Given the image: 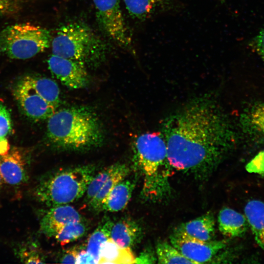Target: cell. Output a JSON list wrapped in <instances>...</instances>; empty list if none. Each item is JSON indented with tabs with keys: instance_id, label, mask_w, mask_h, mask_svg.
<instances>
[{
	"instance_id": "cell-1",
	"label": "cell",
	"mask_w": 264,
	"mask_h": 264,
	"mask_svg": "<svg viewBox=\"0 0 264 264\" xmlns=\"http://www.w3.org/2000/svg\"><path fill=\"white\" fill-rule=\"evenodd\" d=\"M162 135L171 167L199 180L211 175L235 141L226 116L207 99L193 101L170 117Z\"/></svg>"
},
{
	"instance_id": "cell-2",
	"label": "cell",
	"mask_w": 264,
	"mask_h": 264,
	"mask_svg": "<svg viewBox=\"0 0 264 264\" xmlns=\"http://www.w3.org/2000/svg\"><path fill=\"white\" fill-rule=\"evenodd\" d=\"M46 138L56 149L84 151L101 145L104 132L92 109L74 107L55 111L48 119Z\"/></svg>"
},
{
	"instance_id": "cell-3",
	"label": "cell",
	"mask_w": 264,
	"mask_h": 264,
	"mask_svg": "<svg viewBox=\"0 0 264 264\" xmlns=\"http://www.w3.org/2000/svg\"><path fill=\"white\" fill-rule=\"evenodd\" d=\"M134 159L143 177L142 199L156 202L171 194L170 165L163 135L158 132L141 134L134 142Z\"/></svg>"
},
{
	"instance_id": "cell-4",
	"label": "cell",
	"mask_w": 264,
	"mask_h": 264,
	"mask_svg": "<svg viewBox=\"0 0 264 264\" xmlns=\"http://www.w3.org/2000/svg\"><path fill=\"white\" fill-rule=\"evenodd\" d=\"M94 165L64 168L43 175L34 188L39 202L47 207L68 204L85 195L95 175Z\"/></svg>"
},
{
	"instance_id": "cell-5",
	"label": "cell",
	"mask_w": 264,
	"mask_h": 264,
	"mask_svg": "<svg viewBox=\"0 0 264 264\" xmlns=\"http://www.w3.org/2000/svg\"><path fill=\"white\" fill-rule=\"evenodd\" d=\"M50 32L29 23L8 26L0 31V53L15 59H27L49 47Z\"/></svg>"
},
{
	"instance_id": "cell-6",
	"label": "cell",
	"mask_w": 264,
	"mask_h": 264,
	"mask_svg": "<svg viewBox=\"0 0 264 264\" xmlns=\"http://www.w3.org/2000/svg\"><path fill=\"white\" fill-rule=\"evenodd\" d=\"M52 54L85 63L101 49L100 44L86 24L72 22L61 26L51 42Z\"/></svg>"
},
{
	"instance_id": "cell-7",
	"label": "cell",
	"mask_w": 264,
	"mask_h": 264,
	"mask_svg": "<svg viewBox=\"0 0 264 264\" xmlns=\"http://www.w3.org/2000/svg\"><path fill=\"white\" fill-rule=\"evenodd\" d=\"M98 22L106 34L121 47L130 49L132 39L119 0H93Z\"/></svg>"
},
{
	"instance_id": "cell-8",
	"label": "cell",
	"mask_w": 264,
	"mask_h": 264,
	"mask_svg": "<svg viewBox=\"0 0 264 264\" xmlns=\"http://www.w3.org/2000/svg\"><path fill=\"white\" fill-rule=\"evenodd\" d=\"M171 244L184 257L195 264L205 263L228 244L226 240L203 241L175 232L170 237Z\"/></svg>"
},
{
	"instance_id": "cell-9",
	"label": "cell",
	"mask_w": 264,
	"mask_h": 264,
	"mask_svg": "<svg viewBox=\"0 0 264 264\" xmlns=\"http://www.w3.org/2000/svg\"><path fill=\"white\" fill-rule=\"evenodd\" d=\"M14 95L24 113L35 121L48 119L56 109L38 94L24 77L16 85Z\"/></svg>"
},
{
	"instance_id": "cell-10",
	"label": "cell",
	"mask_w": 264,
	"mask_h": 264,
	"mask_svg": "<svg viewBox=\"0 0 264 264\" xmlns=\"http://www.w3.org/2000/svg\"><path fill=\"white\" fill-rule=\"evenodd\" d=\"M48 65L51 73L70 88H82L88 83V75L83 62L52 54L48 60Z\"/></svg>"
},
{
	"instance_id": "cell-11",
	"label": "cell",
	"mask_w": 264,
	"mask_h": 264,
	"mask_svg": "<svg viewBox=\"0 0 264 264\" xmlns=\"http://www.w3.org/2000/svg\"><path fill=\"white\" fill-rule=\"evenodd\" d=\"M0 174L3 182L17 187L27 183L29 179L27 164L22 153L13 148L0 154Z\"/></svg>"
},
{
	"instance_id": "cell-12",
	"label": "cell",
	"mask_w": 264,
	"mask_h": 264,
	"mask_svg": "<svg viewBox=\"0 0 264 264\" xmlns=\"http://www.w3.org/2000/svg\"><path fill=\"white\" fill-rule=\"evenodd\" d=\"M84 220L80 213L68 204L50 207L40 221V229L47 237H55L67 224Z\"/></svg>"
},
{
	"instance_id": "cell-13",
	"label": "cell",
	"mask_w": 264,
	"mask_h": 264,
	"mask_svg": "<svg viewBox=\"0 0 264 264\" xmlns=\"http://www.w3.org/2000/svg\"><path fill=\"white\" fill-rule=\"evenodd\" d=\"M174 232L203 241L213 240L215 235L214 215L208 212L178 226Z\"/></svg>"
},
{
	"instance_id": "cell-14",
	"label": "cell",
	"mask_w": 264,
	"mask_h": 264,
	"mask_svg": "<svg viewBox=\"0 0 264 264\" xmlns=\"http://www.w3.org/2000/svg\"><path fill=\"white\" fill-rule=\"evenodd\" d=\"M142 233L141 226L136 221L123 218L114 222L110 238L120 246L131 248L141 241Z\"/></svg>"
},
{
	"instance_id": "cell-15",
	"label": "cell",
	"mask_w": 264,
	"mask_h": 264,
	"mask_svg": "<svg viewBox=\"0 0 264 264\" xmlns=\"http://www.w3.org/2000/svg\"><path fill=\"white\" fill-rule=\"evenodd\" d=\"M218 222L220 233L230 238L243 236L249 226L245 215L228 207L220 210Z\"/></svg>"
},
{
	"instance_id": "cell-16",
	"label": "cell",
	"mask_w": 264,
	"mask_h": 264,
	"mask_svg": "<svg viewBox=\"0 0 264 264\" xmlns=\"http://www.w3.org/2000/svg\"><path fill=\"white\" fill-rule=\"evenodd\" d=\"M135 180L125 179L121 180L112 189L102 204L101 211L118 212L128 204L134 189Z\"/></svg>"
},
{
	"instance_id": "cell-17",
	"label": "cell",
	"mask_w": 264,
	"mask_h": 264,
	"mask_svg": "<svg viewBox=\"0 0 264 264\" xmlns=\"http://www.w3.org/2000/svg\"><path fill=\"white\" fill-rule=\"evenodd\" d=\"M244 211L255 241L264 251V202L251 200L246 203Z\"/></svg>"
},
{
	"instance_id": "cell-18",
	"label": "cell",
	"mask_w": 264,
	"mask_h": 264,
	"mask_svg": "<svg viewBox=\"0 0 264 264\" xmlns=\"http://www.w3.org/2000/svg\"><path fill=\"white\" fill-rule=\"evenodd\" d=\"M129 15L133 18L145 20L154 14L167 9L171 0H124Z\"/></svg>"
},
{
	"instance_id": "cell-19",
	"label": "cell",
	"mask_w": 264,
	"mask_h": 264,
	"mask_svg": "<svg viewBox=\"0 0 264 264\" xmlns=\"http://www.w3.org/2000/svg\"><path fill=\"white\" fill-rule=\"evenodd\" d=\"M135 260L131 248L120 246L110 238L100 247L98 264H134Z\"/></svg>"
},
{
	"instance_id": "cell-20",
	"label": "cell",
	"mask_w": 264,
	"mask_h": 264,
	"mask_svg": "<svg viewBox=\"0 0 264 264\" xmlns=\"http://www.w3.org/2000/svg\"><path fill=\"white\" fill-rule=\"evenodd\" d=\"M243 131L251 136L264 138V102L255 104L242 114Z\"/></svg>"
},
{
	"instance_id": "cell-21",
	"label": "cell",
	"mask_w": 264,
	"mask_h": 264,
	"mask_svg": "<svg viewBox=\"0 0 264 264\" xmlns=\"http://www.w3.org/2000/svg\"><path fill=\"white\" fill-rule=\"evenodd\" d=\"M24 78L35 91L55 109L60 105V89L56 82L44 77L27 75Z\"/></svg>"
},
{
	"instance_id": "cell-22",
	"label": "cell",
	"mask_w": 264,
	"mask_h": 264,
	"mask_svg": "<svg viewBox=\"0 0 264 264\" xmlns=\"http://www.w3.org/2000/svg\"><path fill=\"white\" fill-rule=\"evenodd\" d=\"M130 172V169L126 164L120 163L116 172L106 181L93 199L87 204L89 209L93 212L101 211L102 204L112 189L119 181L126 178Z\"/></svg>"
},
{
	"instance_id": "cell-23",
	"label": "cell",
	"mask_w": 264,
	"mask_h": 264,
	"mask_svg": "<svg viewBox=\"0 0 264 264\" xmlns=\"http://www.w3.org/2000/svg\"><path fill=\"white\" fill-rule=\"evenodd\" d=\"M114 222L109 218L105 217L88 237L87 250L95 259L97 264L100 247L102 244L110 238Z\"/></svg>"
},
{
	"instance_id": "cell-24",
	"label": "cell",
	"mask_w": 264,
	"mask_h": 264,
	"mask_svg": "<svg viewBox=\"0 0 264 264\" xmlns=\"http://www.w3.org/2000/svg\"><path fill=\"white\" fill-rule=\"evenodd\" d=\"M88 229V225L84 220L74 221L65 225L54 237L63 246L83 237Z\"/></svg>"
},
{
	"instance_id": "cell-25",
	"label": "cell",
	"mask_w": 264,
	"mask_h": 264,
	"mask_svg": "<svg viewBox=\"0 0 264 264\" xmlns=\"http://www.w3.org/2000/svg\"><path fill=\"white\" fill-rule=\"evenodd\" d=\"M156 254L159 264H195L184 257L172 244L166 242H160L157 244Z\"/></svg>"
},
{
	"instance_id": "cell-26",
	"label": "cell",
	"mask_w": 264,
	"mask_h": 264,
	"mask_svg": "<svg viewBox=\"0 0 264 264\" xmlns=\"http://www.w3.org/2000/svg\"><path fill=\"white\" fill-rule=\"evenodd\" d=\"M120 163L113 164L95 174L85 192L84 201L87 204L97 195L106 181L116 172Z\"/></svg>"
},
{
	"instance_id": "cell-27",
	"label": "cell",
	"mask_w": 264,
	"mask_h": 264,
	"mask_svg": "<svg viewBox=\"0 0 264 264\" xmlns=\"http://www.w3.org/2000/svg\"><path fill=\"white\" fill-rule=\"evenodd\" d=\"M20 259L22 262L28 264L43 263L44 260L33 246H24L19 248L17 251Z\"/></svg>"
},
{
	"instance_id": "cell-28",
	"label": "cell",
	"mask_w": 264,
	"mask_h": 264,
	"mask_svg": "<svg viewBox=\"0 0 264 264\" xmlns=\"http://www.w3.org/2000/svg\"><path fill=\"white\" fill-rule=\"evenodd\" d=\"M11 130L10 112L7 108L0 103V140L6 138Z\"/></svg>"
},
{
	"instance_id": "cell-29",
	"label": "cell",
	"mask_w": 264,
	"mask_h": 264,
	"mask_svg": "<svg viewBox=\"0 0 264 264\" xmlns=\"http://www.w3.org/2000/svg\"><path fill=\"white\" fill-rule=\"evenodd\" d=\"M248 44L250 49L261 58L264 64V28L250 39Z\"/></svg>"
},
{
	"instance_id": "cell-30",
	"label": "cell",
	"mask_w": 264,
	"mask_h": 264,
	"mask_svg": "<svg viewBox=\"0 0 264 264\" xmlns=\"http://www.w3.org/2000/svg\"><path fill=\"white\" fill-rule=\"evenodd\" d=\"M246 170L249 173L264 177V150L259 153L246 164Z\"/></svg>"
},
{
	"instance_id": "cell-31",
	"label": "cell",
	"mask_w": 264,
	"mask_h": 264,
	"mask_svg": "<svg viewBox=\"0 0 264 264\" xmlns=\"http://www.w3.org/2000/svg\"><path fill=\"white\" fill-rule=\"evenodd\" d=\"M157 261L156 253H154L152 248L148 247L145 248L137 257H135L134 264H155Z\"/></svg>"
},
{
	"instance_id": "cell-32",
	"label": "cell",
	"mask_w": 264,
	"mask_h": 264,
	"mask_svg": "<svg viewBox=\"0 0 264 264\" xmlns=\"http://www.w3.org/2000/svg\"><path fill=\"white\" fill-rule=\"evenodd\" d=\"M79 252L78 248L76 247L68 249L60 259V262L65 264H76Z\"/></svg>"
},
{
	"instance_id": "cell-33",
	"label": "cell",
	"mask_w": 264,
	"mask_h": 264,
	"mask_svg": "<svg viewBox=\"0 0 264 264\" xmlns=\"http://www.w3.org/2000/svg\"><path fill=\"white\" fill-rule=\"evenodd\" d=\"M18 0H0V17L15 10Z\"/></svg>"
},
{
	"instance_id": "cell-34",
	"label": "cell",
	"mask_w": 264,
	"mask_h": 264,
	"mask_svg": "<svg viewBox=\"0 0 264 264\" xmlns=\"http://www.w3.org/2000/svg\"><path fill=\"white\" fill-rule=\"evenodd\" d=\"M76 264H97V262L94 257L87 250H82L79 252Z\"/></svg>"
},
{
	"instance_id": "cell-35",
	"label": "cell",
	"mask_w": 264,
	"mask_h": 264,
	"mask_svg": "<svg viewBox=\"0 0 264 264\" xmlns=\"http://www.w3.org/2000/svg\"><path fill=\"white\" fill-rule=\"evenodd\" d=\"M9 150V145L6 139L0 140V154L6 153Z\"/></svg>"
},
{
	"instance_id": "cell-36",
	"label": "cell",
	"mask_w": 264,
	"mask_h": 264,
	"mask_svg": "<svg viewBox=\"0 0 264 264\" xmlns=\"http://www.w3.org/2000/svg\"><path fill=\"white\" fill-rule=\"evenodd\" d=\"M3 183V179H2V177H1V175L0 174V190L1 189V188L2 187Z\"/></svg>"
}]
</instances>
